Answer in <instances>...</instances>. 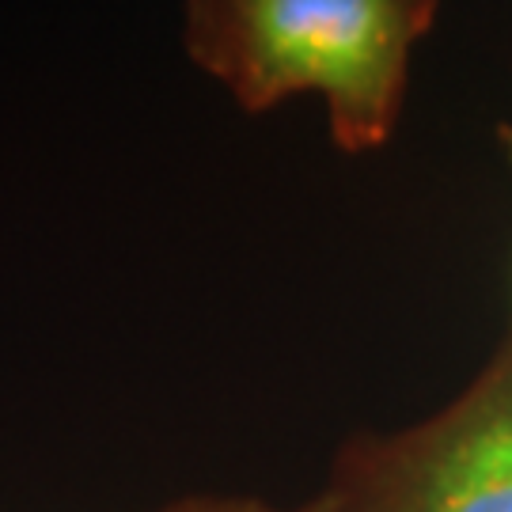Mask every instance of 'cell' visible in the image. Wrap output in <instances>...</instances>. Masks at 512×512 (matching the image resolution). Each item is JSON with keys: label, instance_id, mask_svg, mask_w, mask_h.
<instances>
[{"label": "cell", "instance_id": "6da1fadb", "mask_svg": "<svg viewBox=\"0 0 512 512\" xmlns=\"http://www.w3.org/2000/svg\"><path fill=\"white\" fill-rule=\"evenodd\" d=\"M429 23L433 0H217L209 65L247 110L319 92L334 141L361 152L395 126L410 46Z\"/></svg>", "mask_w": 512, "mask_h": 512}, {"label": "cell", "instance_id": "7a4b0ae2", "mask_svg": "<svg viewBox=\"0 0 512 512\" xmlns=\"http://www.w3.org/2000/svg\"><path fill=\"white\" fill-rule=\"evenodd\" d=\"M372 512H512V349L433 421L387 448Z\"/></svg>", "mask_w": 512, "mask_h": 512}, {"label": "cell", "instance_id": "3957f363", "mask_svg": "<svg viewBox=\"0 0 512 512\" xmlns=\"http://www.w3.org/2000/svg\"><path fill=\"white\" fill-rule=\"evenodd\" d=\"M167 512H357V505L346 494H323L304 505H289V509L266 505V501H186Z\"/></svg>", "mask_w": 512, "mask_h": 512}]
</instances>
